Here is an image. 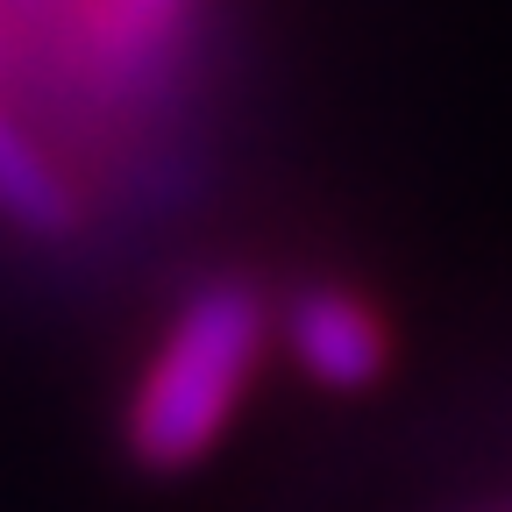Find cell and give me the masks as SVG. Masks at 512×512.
Returning <instances> with one entry per match:
<instances>
[{
  "instance_id": "obj_1",
  "label": "cell",
  "mask_w": 512,
  "mask_h": 512,
  "mask_svg": "<svg viewBox=\"0 0 512 512\" xmlns=\"http://www.w3.org/2000/svg\"><path fill=\"white\" fill-rule=\"evenodd\" d=\"M278 349V292L249 271L200 278L164 320L121 413V448L143 477H178L207 463L249 406L264 356Z\"/></svg>"
},
{
  "instance_id": "obj_2",
  "label": "cell",
  "mask_w": 512,
  "mask_h": 512,
  "mask_svg": "<svg viewBox=\"0 0 512 512\" xmlns=\"http://www.w3.org/2000/svg\"><path fill=\"white\" fill-rule=\"evenodd\" d=\"M278 349L292 356V370L320 392H377L392 377V320L384 306L342 278H306L278 292Z\"/></svg>"
}]
</instances>
